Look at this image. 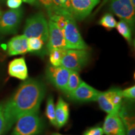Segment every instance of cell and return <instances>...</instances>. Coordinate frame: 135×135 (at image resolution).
<instances>
[{"label":"cell","mask_w":135,"mask_h":135,"mask_svg":"<svg viewBox=\"0 0 135 135\" xmlns=\"http://www.w3.org/2000/svg\"><path fill=\"white\" fill-rule=\"evenodd\" d=\"M45 94L46 87L41 81L28 79L22 83L4 104V133L9 131L22 116L39 111Z\"/></svg>","instance_id":"6da1fadb"},{"label":"cell","mask_w":135,"mask_h":135,"mask_svg":"<svg viewBox=\"0 0 135 135\" xmlns=\"http://www.w3.org/2000/svg\"><path fill=\"white\" fill-rule=\"evenodd\" d=\"M43 126L39 111H33L22 116L16 121L11 135H38L43 131Z\"/></svg>","instance_id":"7a4b0ae2"},{"label":"cell","mask_w":135,"mask_h":135,"mask_svg":"<svg viewBox=\"0 0 135 135\" xmlns=\"http://www.w3.org/2000/svg\"><path fill=\"white\" fill-rule=\"evenodd\" d=\"M48 35V22L43 13H38L27 19L23 33L27 38H38L45 43Z\"/></svg>","instance_id":"3957f363"},{"label":"cell","mask_w":135,"mask_h":135,"mask_svg":"<svg viewBox=\"0 0 135 135\" xmlns=\"http://www.w3.org/2000/svg\"><path fill=\"white\" fill-rule=\"evenodd\" d=\"M122 90L113 88L99 93L97 101L100 108L107 114H118L123 102Z\"/></svg>","instance_id":"277c9868"},{"label":"cell","mask_w":135,"mask_h":135,"mask_svg":"<svg viewBox=\"0 0 135 135\" xmlns=\"http://www.w3.org/2000/svg\"><path fill=\"white\" fill-rule=\"evenodd\" d=\"M67 50H86L88 46L83 39L73 17L68 18L66 24L63 30Z\"/></svg>","instance_id":"5b68a950"},{"label":"cell","mask_w":135,"mask_h":135,"mask_svg":"<svg viewBox=\"0 0 135 135\" xmlns=\"http://www.w3.org/2000/svg\"><path fill=\"white\" fill-rule=\"evenodd\" d=\"M89 57L90 55L86 50H66L61 66L78 72L87 65Z\"/></svg>","instance_id":"8992f818"},{"label":"cell","mask_w":135,"mask_h":135,"mask_svg":"<svg viewBox=\"0 0 135 135\" xmlns=\"http://www.w3.org/2000/svg\"><path fill=\"white\" fill-rule=\"evenodd\" d=\"M111 11L131 28H134L135 21L134 7L130 0H112L110 4Z\"/></svg>","instance_id":"52a82bcc"},{"label":"cell","mask_w":135,"mask_h":135,"mask_svg":"<svg viewBox=\"0 0 135 135\" xmlns=\"http://www.w3.org/2000/svg\"><path fill=\"white\" fill-rule=\"evenodd\" d=\"M70 70L62 66H53L49 65L46 70L47 79L53 86L60 90L65 92L70 76Z\"/></svg>","instance_id":"ba28073f"},{"label":"cell","mask_w":135,"mask_h":135,"mask_svg":"<svg viewBox=\"0 0 135 135\" xmlns=\"http://www.w3.org/2000/svg\"><path fill=\"white\" fill-rule=\"evenodd\" d=\"M22 16L23 9L21 8L12 9L6 11L0 17V33H15L21 22Z\"/></svg>","instance_id":"9c48e42d"},{"label":"cell","mask_w":135,"mask_h":135,"mask_svg":"<svg viewBox=\"0 0 135 135\" xmlns=\"http://www.w3.org/2000/svg\"><path fill=\"white\" fill-rule=\"evenodd\" d=\"M100 0H71V7L73 18L78 20L85 19Z\"/></svg>","instance_id":"30bf717a"},{"label":"cell","mask_w":135,"mask_h":135,"mask_svg":"<svg viewBox=\"0 0 135 135\" xmlns=\"http://www.w3.org/2000/svg\"><path fill=\"white\" fill-rule=\"evenodd\" d=\"M99 93L85 82L81 81L80 86L68 97L78 102H91L97 100Z\"/></svg>","instance_id":"8fae6325"},{"label":"cell","mask_w":135,"mask_h":135,"mask_svg":"<svg viewBox=\"0 0 135 135\" xmlns=\"http://www.w3.org/2000/svg\"><path fill=\"white\" fill-rule=\"evenodd\" d=\"M48 39L47 48L48 51L53 49L67 50L66 43L64 36L63 31L57 26L53 21H48Z\"/></svg>","instance_id":"7c38bea8"},{"label":"cell","mask_w":135,"mask_h":135,"mask_svg":"<svg viewBox=\"0 0 135 135\" xmlns=\"http://www.w3.org/2000/svg\"><path fill=\"white\" fill-rule=\"evenodd\" d=\"M102 128L106 135H126L124 124L118 114H108Z\"/></svg>","instance_id":"4fadbf2b"},{"label":"cell","mask_w":135,"mask_h":135,"mask_svg":"<svg viewBox=\"0 0 135 135\" xmlns=\"http://www.w3.org/2000/svg\"><path fill=\"white\" fill-rule=\"evenodd\" d=\"M8 73L10 76L21 80H26L28 77V71L24 58H16L8 65Z\"/></svg>","instance_id":"5bb4252c"},{"label":"cell","mask_w":135,"mask_h":135,"mask_svg":"<svg viewBox=\"0 0 135 135\" xmlns=\"http://www.w3.org/2000/svg\"><path fill=\"white\" fill-rule=\"evenodd\" d=\"M8 53L9 56L23 55L28 51V38L25 35H18L9 40L7 45Z\"/></svg>","instance_id":"9a60e30c"},{"label":"cell","mask_w":135,"mask_h":135,"mask_svg":"<svg viewBox=\"0 0 135 135\" xmlns=\"http://www.w3.org/2000/svg\"><path fill=\"white\" fill-rule=\"evenodd\" d=\"M118 115L124 124L126 135H135L134 115L126 106L121 105Z\"/></svg>","instance_id":"2e32d148"},{"label":"cell","mask_w":135,"mask_h":135,"mask_svg":"<svg viewBox=\"0 0 135 135\" xmlns=\"http://www.w3.org/2000/svg\"><path fill=\"white\" fill-rule=\"evenodd\" d=\"M70 109L69 105L63 100L62 98H60L55 106V116L57 127L61 128L66 124L69 119Z\"/></svg>","instance_id":"e0dca14e"},{"label":"cell","mask_w":135,"mask_h":135,"mask_svg":"<svg viewBox=\"0 0 135 135\" xmlns=\"http://www.w3.org/2000/svg\"><path fill=\"white\" fill-rule=\"evenodd\" d=\"M53 14H61L68 16H73L71 0H53V11L48 16Z\"/></svg>","instance_id":"ac0fdd59"},{"label":"cell","mask_w":135,"mask_h":135,"mask_svg":"<svg viewBox=\"0 0 135 135\" xmlns=\"http://www.w3.org/2000/svg\"><path fill=\"white\" fill-rule=\"evenodd\" d=\"M81 81H82L81 80L78 72L75 71H71L68 81L66 88L64 93L66 95L69 96L80 86Z\"/></svg>","instance_id":"d6986e66"},{"label":"cell","mask_w":135,"mask_h":135,"mask_svg":"<svg viewBox=\"0 0 135 135\" xmlns=\"http://www.w3.org/2000/svg\"><path fill=\"white\" fill-rule=\"evenodd\" d=\"M65 51L66 50H62V49H53L49 51V57H50L51 65L53 66H61Z\"/></svg>","instance_id":"ffe728a7"},{"label":"cell","mask_w":135,"mask_h":135,"mask_svg":"<svg viewBox=\"0 0 135 135\" xmlns=\"http://www.w3.org/2000/svg\"><path fill=\"white\" fill-rule=\"evenodd\" d=\"M46 116L48 120L52 125L56 126L57 124L56 121L55 116V106L54 103V99L52 96H50L47 99L46 106Z\"/></svg>","instance_id":"44dd1931"},{"label":"cell","mask_w":135,"mask_h":135,"mask_svg":"<svg viewBox=\"0 0 135 135\" xmlns=\"http://www.w3.org/2000/svg\"><path fill=\"white\" fill-rule=\"evenodd\" d=\"M117 31L121 36L124 37L128 42H131L132 40V33L130 26L126 22L121 20L117 23L116 26Z\"/></svg>","instance_id":"7402d4cb"},{"label":"cell","mask_w":135,"mask_h":135,"mask_svg":"<svg viewBox=\"0 0 135 135\" xmlns=\"http://www.w3.org/2000/svg\"><path fill=\"white\" fill-rule=\"evenodd\" d=\"M44 42L41 39L38 38H28V51L35 53L43 48Z\"/></svg>","instance_id":"603a6c76"},{"label":"cell","mask_w":135,"mask_h":135,"mask_svg":"<svg viewBox=\"0 0 135 135\" xmlns=\"http://www.w3.org/2000/svg\"><path fill=\"white\" fill-rule=\"evenodd\" d=\"M117 24L116 20L113 15L109 13H106L101 18L99 21V25L103 26L107 30H111L114 28Z\"/></svg>","instance_id":"cb8c5ba5"},{"label":"cell","mask_w":135,"mask_h":135,"mask_svg":"<svg viewBox=\"0 0 135 135\" xmlns=\"http://www.w3.org/2000/svg\"><path fill=\"white\" fill-rule=\"evenodd\" d=\"M68 17L70 16H65V15L61 14H53L49 16V18H50V20L53 21L61 30L63 31Z\"/></svg>","instance_id":"d4e9b609"},{"label":"cell","mask_w":135,"mask_h":135,"mask_svg":"<svg viewBox=\"0 0 135 135\" xmlns=\"http://www.w3.org/2000/svg\"><path fill=\"white\" fill-rule=\"evenodd\" d=\"M35 5L46 9L48 15L53 11V0H36Z\"/></svg>","instance_id":"484cf974"},{"label":"cell","mask_w":135,"mask_h":135,"mask_svg":"<svg viewBox=\"0 0 135 135\" xmlns=\"http://www.w3.org/2000/svg\"><path fill=\"white\" fill-rule=\"evenodd\" d=\"M122 95L123 98L129 99H134L135 98V86H133L124 90H122Z\"/></svg>","instance_id":"4316f807"},{"label":"cell","mask_w":135,"mask_h":135,"mask_svg":"<svg viewBox=\"0 0 135 135\" xmlns=\"http://www.w3.org/2000/svg\"><path fill=\"white\" fill-rule=\"evenodd\" d=\"M103 128L99 126H95L88 129L84 133V135H103Z\"/></svg>","instance_id":"83f0119b"},{"label":"cell","mask_w":135,"mask_h":135,"mask_svg":"<svg viewBox=\"0 0 135 135\" xmlns=\"http://www.w3.org/2000/svg\"><path fill=\"white\" fill-rule=\"evenodd\" d=\"M4 104H0V135L4 134Z\"/></svg>","instance_id":"f1b7e54d"},{"label":"cell","mask_w":135,"mask_h":135,"mask_svg":"<svg viewBox=\"0 0 135 135\" xmlns=\"http://www.w3.org/2000/svg\"><path fill=\"white\" fill-rule=\"evenodd\" d=\"M22 0H7L6 4L11 9H15L19 8L22 4Z\"/></svg>","instance_id":"f546056e"},{"label":"cell","mask_w":135,"mask_h":135,"mask_svg":"<svg viewBox=\"0 0 135 135\" xmlns=\"http://www.w3.org/2000/svg\"><path fill=\"white\" fill-rule=\"evenodd\" d=\"M22 1H24L31 5H35V3H36V0H22Z\"/></svg>","instance_id":"4dcf8cb0"},{"label":"cell","mask_w":135,"mask_h":135,"mask_svg":"<svg viewBox=\"0 0 135 135\" xmlns=\"http://www.w3.org/2000/svg\"><path fill=\"white\" fill-rule=\"evenodd\" d=\"M130 1L133 6H134V7H135V0H130Z\"/></svg>","instance_id":"1f68e13d"},{"label":"cell","mask_w":135,"mask_h":135,"mask_svg":"<svg viewBox=\"0 0 135 135\" xmlns=\"http://www.w3.org/2000/svg\"><path fill=\"white\" fill-rule=\"evenodd\" d=\"M52 135H64V134H61L60 133H53Z\"/></svg>","instance_id":"d6a6232c"},{"label":"cell","mask_w":135,"mask_h":135,"mask_svg":"<svg viewBox=\"0 0 135 135\" xmlns=\"http://www.w3.org/2000/svg\"><path fill=\"white\" fill-rule=\"evenodd\" d=\"M1 11H0V15H1Z\"/></svg>","instance_id":"836d02e7"}]
</instances>
